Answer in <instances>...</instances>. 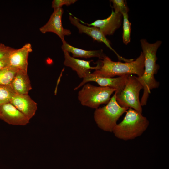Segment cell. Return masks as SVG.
<instances>
[{
	"label": "cell",
	"instance_id": "obj_1",
	"mask_svg": "<svg viewBox=\"0 0 169 169\" xmlns=\"http://www.w3.org/2000/svg\"><path fill=\"white\" fill-rule=\"evenodd\" d=\"M141 46L144 57V71L142 75L137 78L143 86V92L141 98V106L146 105L151 90L158 88L159 82L156 80L154 75L158 72L159 66L156 63L157 50L162 42L157 41L153 43H149L145 39L140 40Z\"/></svg>",
	"mask_w": 169,
	"mask_h": 169
},
{
	"label": "cell",
	"instance_id": "obj_2",
	"mask_svg": "<svg viewBox=\"0 0 169 169\" xmlns=\"http://www.w3.org/2000/svg\"><path fill=\"white\" fill-rule=\"evenodd\" d=\"M144 61L142 52L135 60L125 63L113 61L106 55L97 62V69L90 75L95 77L113 78L116 76L135 74L140 77L144 72Z\"/></svg>",
	"mask_w": 169,
	"mask_h": 169
},
{
	"label": "cell",
	"instance_id": "obj_3",
	"mask_svg": "<svg viewBox=\"0 0 169 169\" xmlns=\"http://www.w3.org/2000/svg\"><path fill=\"white\" fill-rule=\"evenodd\" d=\"M149 124L148 120L142 113L129 108L122 121L117 124L112 132L119 139L132 140L141 136L147 128Z\"/></svg>",
	"mask_w": 169,
	"mask_h": 169
},
{
	"label": "cell",
	"instance_id": "obj_4",
	"mask_svg": "<svg viewBox=\"0 0 169 169\" xmlns=\"http://www.w3.org/2000/svg\"><path fill=\"white\" fill-rule=\"evenodd\" d=\"M128 109L121 107L116 100V93L111 97L106 105L95 109L94 120L101 129L112 132L119 118Z\"/></svg>",
	"mask_w": 169,
	"mask_h": 169
},
{
	"label": "cell",
	"instance_id": "obj_5",
	"mask_svg": "<svg viewBox=\"0 0 169 169\" xmlns=\"http://www.w3.org/2000/svg\"><path fill=\"white\" fill-rule=\"evenodd\" d=\"M116 91L114 88L86 83L79 91L78 98L82 105L96 109L102 104H107L112 94Z\"/></svg>",
	"mask_w": 169,
	"mask_h": 169
},
{
	"label": "cell",
	"instance_id": "obj_6",
	"mask_svg": "<svg viewBox=\"0 0 169 169\" xmlns=\"http://www.w3.org/2000/svg\"><path fill=\"white\" fill-rule=\"evenodd\" d=\"M143 89L137 77L129 75L124 88L120 91H115L117 102L122 107L131 108L142 113V109L139 95Z\"/></svg>",
	"mask_w": 169,
	"mask_h": 169
},
{
	"label": "cell",
	"instance_id": "obj_7",
	"mask_svg": "<svg viewBox=\"0 0 169 169\" xmlns=\"http://www.w3.org/2000/svg\"><path fill=\"white\" fill-rule=\"evenodd\" d=\"M64 12L62 8L54 9L48 22L39 28L43 33L52 32L57 35L62 42L65 41L64 37L71 33L69 30L64 28L62 23V16Z\"/></svg>",
	"mask_w": 169,
	"mask_h": 169
},
{
	"label": "cell",
	"instance_id": "obj_8",
	"mask_svg": "<svg viewBox=\"0 0 169 169\" xmlns=\"http://www.w3.org/2000/svg\"><path fill=\"white\" fill-rule=\"evenodd\" d=\"M69 13V19L71 23L78 28L79 33H84L91 37L94 40L104 43L115 53L119 60H125V59L119 55L112 47L110 41L98 28L94 26L84 25L79 23V19L77 17Z\"/></svg>",
	"mask_w": 169,
	"mask_h": 169
},
{
	"label": "cell",
	"instance_id": "obj_9",
	"mask_svg": "<svg viewBox=\"0 0 169 169\" xmlns=\"http://www.w3.org/2000/svg\"><path fill=\"white\" fill-rule=\"evenodd\" d=\"M123 16L120 13L112 10L110 15L106 18L98 19L90 23H85L79 20L83 23L88 26H94L98 28L106 36L113 35L121 25Z\"/></svg>",
	"mask_w": 169,
	"mask_h": 169
},
{
	"label": "cell",
	"instance_id": "obj_10",
	"mask_svg": "<svg viewBox=\"0 0 169 169\" xmlns=\"http://www.w3.org/2000/svg\"><path fill=\"white\" fill-rule=\"evenodd\" d=\"M90 74L83 78L82 81L74 89V90H78L89 82L93 81L97 83L100 86L114 88L116 90V91H120L124 87L129 75L116 78H106L94 77Z\"/></svg>",
	"mask_w": 169,
	"mask_h": 169
},
{
	"label": "cell",
	"instance_id": "obj_11",
	"mask_svg": "<svg viewBox=\"0 0 169 169\" xmlns=\"http://www.w3.org/2000/svg\"><path fill=\"white\" fill-rule=\"evenodd\" d=\"M0 119L13 125H24L29 120L10 102L0 105Z\"/></svg>",
	"mask_w": 169,
	"mask_h": 169
},
{
	"label": "cell",
	"instance_id": "obj_12",
	"mask_svg": "<svg viewBox=\"0 0 169 169\" xmlns=\"http://www.w3.org/2000/svg\"><path fill=\"white\" fill-rule=\"evenodd\" d=\"M32 51L30 43L26 44L19 49H14L8 56L9 66L27 72L28 56Z\"/></svg>",
	"mask_w": 169,
	"mask_h": 169
},
{
	"label": "cell",
	"instance_id": "obj_13",
	"mask_svg": "<svg viewBox=\"0 0 169 169\" xmlns=\"http://www.w3.org/2000/svg\"><path fill=\"white\" fill-rule=\"evenodd\" d=\"M64 65L69 67L75 71L78 77L81 78H84L91 73L92 70L96 69L97 65L92 67L90 65V62L92 60L86 61L77 59L71 56L69 53L67 51H64Z\"/></svg>",
	"mask_w": 169,
	"mask_h": 169
},
{
	"label": "cell",
	"instance_id": "obj_14",
	"mask_svg": "<svg viewBox=\"0 0 169 169\" xmlns=\"http://www.w3.org/2000/svg\"><path fill=\"white\" fill-rule=\"evenodd\" d=\"M10 103L30 120L35 115L37 104L28 94H15Z\"/></svg>",
	"mask_w": 169,
	"mask_h": 169
},
{
	"label": "cell",
	"instance_id": "obj_15",
	"mask_svg": "<svg viewBox=\"0 0 169 169\" xmlns=\"http://www.w3.org/2000/svg\"><path fill=\"white\" fill-rule=\"evenodd\" d=\"M15 94H28L32 88L27 72L18 70L9 85Z\"/></svg>",
	"mask_w": 169,
	"mask_h": 169
},
{
	"label": "cell",
	"instance_id": "obj_16",
	"mask_svg": "<svg viewBox=\"0 0 169 169\" xmlns=\"http://www.w3.org/2000/svg\"><path fill=\"white\" fill-rule=\"evenodd\" d=\"M61 48L63 51L71 53L74 58H89L97 57L102 59L105 56L102 49L95 50H87L75 47L68 44L65 40L62 42Z\"/></svg>",
	"mask_w": 169,
	"mask_h": 169
},
{
	"label": "cell",
	"instance_id": "obj_17",
	"mask_svg": "<svg viewBox=\"0 0 169 169\" xmlns=\"http://www.w3.org/2000/svg\"><path fill=\"white\" fill-rule=\"evenodd\" d=\"M18 70L8 66L0 70V85H9Z\"/></svg>",
	"mask_w": 169,
	"mask_h": 169
},
{
	"label": "cell",
	"instance_id": "obj_18",
	"mask_svg": "<svg viewBox=\"0 0 169 169\" xmlns=\"http://www.w3.org/2000/svg\"><path fill=\"white\" fill-rule=\"evenodd\" d=\"M15 94L9 85H0V105L10 102Z\"/></svg>",
	"mask_w": 169,
	"mask_h": 169
},
{
	"label": "cell",
	"instance_id": "obj_19",
	"mask_svg": "<svg viewBox=\"0 0 169 169\" xmlns=\"http://www.w3.org/2000/svg\"><path fill=\"white\" fill-rule=\"evenodd\" d=\"M123 18L122 40L124 43L127 44L131 41V23L128 19V13L122 15Z\"/></svg>",
	"mask_w": 169,
	"mask_h": 169
},
{
	"label": "cell",
	"instance_id": "obj_20",
	"mask_svg": "<svg viewBox=\"0 0 169 169\" xmlns=\"http://www.w3.org/2000/svg\"><path fill=\"white\" fill-rule=\"evenodd\" d=\"M110 1L112 3V8L115 12L120 13L122 15L128 13L129 8L124 0H111Z\"/></svg>",
	"mask_w": 169,
	"mask_h": 169
},
{
	"label": "cell",
	"instance_id": "obj_21",
	"mask_svg": "<svg viewBox=\"0 0 169 169\" xmlns=\"http://www.w3.org/2000/svg\"><path fill=\"white\" fill-rule=\"evenodd\" d=\"M77 1V0H54L52 3V7L54 9L62 8L64 5L69 6Z\"/></svg>",
	"mask_w": 169,
	"mask_h": 169
},
{
	"label": "cell",
	"instance_id": "obj_22",
	"mask_svg": "<svg viewBox=\"0 0 169 169\" xmlns=\"http://www.w3.org/2000/svg\"><path fill=\"white\" fill-rule=\"evenodd\" d=\"M4 44H0V59L8 56L10 53L14 49Z\"/></svg>",
	"mask_w": 169,
	"mask_h": 169
},
{
	"label": "cell",
	"instance_id": "obj_23",
	"mask_svg": "<svg viewBox=\"0 0 169 169\" xmlns=\"http://www.w3.org/2000/svg\"><path fill=\"white\" fill-rule=\"evenodd\" d=\"M8 56L0 59V70L9 66Z\"/></svg>",
	"mask_w": 169,
	"mask_h": 169
}]
</instances>
